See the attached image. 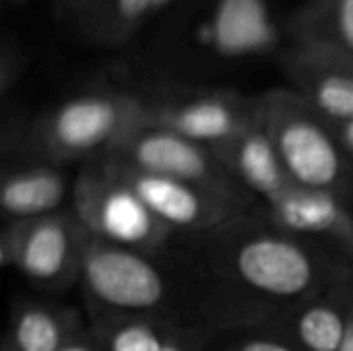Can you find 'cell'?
Wrapping results in <instances>:
<instances>
[{
	"instance_id": "cell-20",
	"label": "cell",
	"mask_w": 353,
	"mask_h": 351,
	"mask_svg": "<svg viewBox=\"0 0 353 351\" xmlns=\"http://www.w3.org/2000/svg\"><path fill=\"white\" fill-rule=\"evenodd\" d=\"M161 351H207L201 337H196L192 331L188 329H178L172 339L168 341V345Z\"/></svg>"
},
{
	"instance_id": "cell-17",
	"label": "cell",
	"mask_w": 353,
	"mask_h": 351,
	"mask_svg": "<svg viewBox=\"0 0 353 351\" xmlns=\"http://www.w3.org/2000/svg\"><path fill=\"white\" fill-rule=\"evenodd\" d=\"M294 46L353 56V0H306L292 17Z\"/></svg>"
},
{
	"instance_id": "cell-11",
	"label": "cell",
	"mask_w": 353,
	"mask_h": 351,
	"mask_svg": "<svg viewBox=\"0 0 353 351\" xmlns=\"http://www.w3.org/2000/svg\"><path fill=\"white\" fill-rule=\"evenodd\" d=\"M178 0H56L58 23L93 46L118 48Z\"/></svg>"
},
{
	"instance_id": "cell-3",
	"label": "cell",
	"mask_w": 353,
	"mask_h": 351,
	"mask_svg": "<svg viewBox=\"0 0 353 351\" xmlns=\"http://www.w3.org/2000/svg\"><path fill=\"white\" fill-rule=\"evenodd\" d=\"M265 126L292 184L325 190L353 203V161L335 128L294 89L261 95Z\"/></svg>"
},
{
	"instance_id": "cell-6",
	"label": "cell",
	"mask_w": 353,
	"mask_h": 351,
	"mask_svg": "<svg viewBox=\"0 0 353 351\" xmlns=\"http://www.w3.org/2000/svg\"><path fill=\"white\" fill-rule=\"evenodd\" d=\"M87 242L89 234L72 209H60L35 219L6 221L0 236V261L35 285L64 288L81 279Z\"/></svg>"
},
{
	"instance_id": "cell-8",
	"label": "cell",
	"mask_w": 353,
	"mask_h": 351,
	"mask_svg": "<svg viewBox=\"0 0 353 351\" xmlns=\"http://www.w3.org/2000/svg\"><path fill=\"white\" fill-rule=\"evenodd\" d=\"M147 103V120L209 149L232 141L259 112V97L236 91H180Z\"/></svg>"
},
{
	"instance_id": "cell-21",
	"label": "cell",
	"mask_w": 353,
	"mask_h": 351,
	"mask_svg": "<svg viewBox=\"0 0 353 351\" xmlns=\"http://www.w3.org/2000/svg\"><path fill=\"white\" fill-rule=\"evenodd\" d=\"M335 128V134L341 143V147L345 149V153L352 157L353 161V118L347 122H339V124H333Z\"/></svg>"
},
{
	"instance_id": "cell-1",
	"label": "cell",
	"mask_w": 353,
	"mask_h": 351,
	"mask_svg": "<svg viewBox=\"0 0 353 351\" xmlns=\"http://www.w3.org/2000/svg\"><path fill=\"white\" fill-rule=\"evenodd\" d=\"M205 238V269L213 288L205 310L215 308L225 331L256 327L353 281L352 265L271 223L246 225L236 219Z\"/></svg>"
},
{
	"instance_id": "cell-24",
	"label": "cell",
	"mask_w": 353,
	"mask_h": 351,
	"mask_svg": "<svg viewBox=\"0 0 353 351\" xmlns=\"http://www.w3.org/2000/svg\"><path fill=\"white\" fill-rule=\"evenodd\" d=\"M341 58H343V60L347 62V66H350V68L353 70V56H341Z\"/></svg>"
},
{
	"instance_id": "cell-7",
	"label": "cell",
	"mask_w": 353,
	"mask_h": 351,
	"mask_svg": "<svg viewBox=\"0 0 353 351\" xmlns=\"http://www.w3.org/2000/svg\"><path fill=\"white\" fill-rule=\"evenodd\" d=\"M103 159L132 172L190 182L211 192L238 199L236 182L213 149L149 120L132 130Z\"/></svg>"
},
{
	"instance_id": "cell-5",
	"label": "cell",
	"mask_w": 353,
	"mask_h": 351,
	"mask_svg": "<svg viewBox=\"0 0 353 351\" xmlns=\"http://www.w3.org/2000/svg\"><path fill=\"white\" fill-rule=\"evenodd\" d=\"M89 300L103 312L159 317L172 302V283L153 254L89 236L81 267Z\"/></svg>"
},
{
	"instance_id": "cell-16",
	"label": "cell",
	"mask_w": 353,
	"mask_h": 351,
	"mask_svg": "<svg viewBox=\"0 0 353 351\" xmlns=\"http://www.w3.org/2000/svg\"><path fill=\"white\" fill-rule=\"evenodd\" d=\"M79 339L83 333L74 312L27 302L10 317L4 351H64Z\"/></svg>"
},
{
	"instance_id": "cell-25",
	"label": "cell",
	"mask_w": 353,
	"mask_h": 351,
	"mask_svg": "<svg viewBox=\"0 0 353 351\" xmlns=\"http://www.w3.org/2000/svg\"><path fill=\"white\" fill-rule=\"evenodd\" d=\"M350 263H352V271H353V250H352V257H350Z\"/></svg>"
},
{
	"instance_id": "cell-18",
	"label": "cell",
	"mask_w": 353,
	"mask_h": 351,
	"mask_svg": "<svg viewBox=\"0 0 353 351\" xmlns=\"http://www.w3.org/2000/svg\"><path fill=\"white\" fill-rule=\"evenodd\" d=\"M178 329L172 321L101 310L93 341L101 351H161Z\"/></svg>"
},
{
	"instance_id": "cell-12",
	"label": "cell",
	"mask_w": 353,
	"mask_h": 351,
	"mask_svg": "<svg viewBox=\"0 0 353 351\" xmlns=\"http://www.w3.org/2000/svg\"><path fill=\"white\" fill-rule=\"evenodd\" d=\"M292 89L331 124L353 118V70L331 52L294 46L285 56Z\"/></svg>"
},
{
	"instance_id": "cell-4",
	"label": "cell",
	"mask_w": 353,
	"mask_h": 351,
	"mask_svg": "<svg viewBox=\"0 0 353 351\" xmlns=\"http://www.w3.org/2000/svg\"><path fill=\"white\" fill-rule=\"evenodd\" d=\"M70 199L72 213L97 240L155 254L174 234L105 159L83 168Z\"/></svg>"
},
{
	"instance_id": "cell-10",
	"label": "cell",
	"mask_w": 353,
	"mask_h": 351,
	"mask_svg": "<svg viewBox=\"0 0 353 351\" xmlns=\"http://www.w3.org/2000/svg\"><path fill=\"white\" fill-rule=\"evenodd\" d=\"M265 207L267 223L273 228L314 244L333 242L347 252V259L352 257L353 211L341 197L292 184Z\"/></svg>"
},
{
	"instance_id": "cell-15",
	"label": "cell",
	"mask_w": 353,
	"mask_h": 351,
	"mask_svg": "<svg viewBox=\"0 0 353 351\" xmlns=\"http://www.w3.org/2000/svg\"><path fill=\"white\" fill-rule=\"evenodd\" d=\"M68 194L72 186L58 166H29L4 176L0 207L6 221L35 219L60 211Z\"/></svg>"
},
{
	"instance_id": "cell-23",
	"label": "cell",
	"mask_w": 353,
	"mask_h": 351,
	"mask_svg": "<svg viewBox=\"0 0 353 351\" xmlns=\"http://www.w3.org/2000/svg\"><path fill=\"white\" fill-rule=\"evenodd\" d=\"M339 351H353V306L352 314H350V323H347V329H345V337H343V343Z\"/></svg>"
},
{
	"instance_id": "cell-19",
	"label": "cell",
	"mask_w": 353,
	"mask_h": 351,
	"mask_svg": "<svg viewBox=\"0 0 353 351\" xmlns=\"http://www.w3.org/2000/svg\"><path fill=\"white\" fill-rule=\"evenodd\" d=\"M228 333L230 335L221 343V351H298L281 335L261 327L230 329Z\"/></svg>"
},
{
	"instance_id": "cell-13",
	"label": "cell",
	"mask_w": 353,
	"mask_h": 351,
	"mask_svg": "<svg viewBox=\"0 0 353 351\" xmlns=\"http://www.w3.org/2000/svg\"><path fill=\"white\" fill-rule=\"evenodd\" d=\"M353 306V285H339L256 327L288 339L298 351H339Z\"/></svg>"
},
{
	"instance_id": "cell-2",
	"label": "cell",
	"mask_w": 353,
	"mask_h": 351,
	"mask_svg": "<svg viewBox=\"0 0 353 351\" xmlns=\"http://www.w3.org/2000/svg\"><path fill=\"white\" fill-rule=\"evenodd\" d=\"M147 120L145 99L124 91H85L62 99L31 126L29 141L48 163L108 157Z\"/></svg>"
},
{
	"instance_id": "cell-26",
	"label": "cell",
	"mask_w": 353,
	"mask_h": 351,
	"mask_svg": "<svg viewBox=\"0 0 353 351\" xmlns=\"http://www.w3.org/2000/svg\"><path fill=\"white\" fill-rule=\"evenodd\" d=\"M14 2H19V0H14Z\"/></svg>"
},
{
	"instance_id": "cell-9",
	"label": "cell",
	"mask_w": 353,
	"mask_h": 351,
	"mask_svg": "<svg viewBox=\"0 0 353 351\" xmlns=\"http://www.w3.org/2000/svg\"><path fill=\"white\" fill-rule=\"evenodd\" d=\"M112 166L174 234L190 232L205 236L240 217L238 199L211 192L190 182L132 172L116 163Z\"/></svg>"
},
{
	"instance_id": "cell-22",
	"label": "cell",
	"mask_w": 353,
	"mask_h": 351,
	"mask_svg": "<svg viewBox=\"0 0 353 351\" xmlns=\"http://www.w3.org/2000/svg\"><path fill=\"white\" fill-rule=\"evenodd\" d=\"M64 351H101L97 348V343L93 341V339H79V341H74L72 345H68Z\"/></svg>"
},
{
	"instance_id": "cell-14",
	"label": "cell",
	"mask_w": 353,
	"mask_h": 351,
	"mask_svg": "<svg viewBox=\"0 0 353 351\" xmlns=\"http://www.w3.org/2000/svg\"><path fill=\"white\" fill-rule=\"evenodd\" d=\"M215 153L232 180L256 194L263 203L273 201L292 186V180L265 126L261 97L256 116L232 141L215 149Z\"/></svg>"
}]
</instances>
